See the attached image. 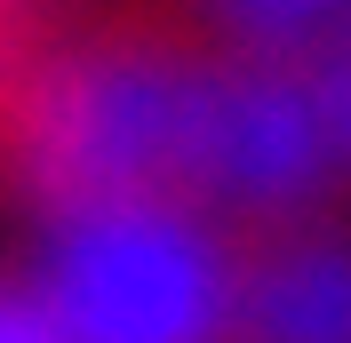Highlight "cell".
<instances>
[{"instance_id": "obj_3", "label": "cell", "mask_w": 351, "mask_h": 343, "mask_svg": "<svg viewBox=\"0 0 351 343\" xmlns=\"http://www.w3.org/2000/svg\"><path fill=\"white\" fill-rule=\"evenodd\" d=\"M343 136H335L328 88L311 56H263L232 48L216 72V104H208V176H199V208L223 232L247 224H280V215L328 208L335 176H343Z\"/></svg>"}, {"instance_id": "obj_6", "label": "cell", "mask_w": 351, "mask_h": 343, "mask_svg": "<svg viewBox=\"0 0 351 343\" xmlns=\"http://www.w3.org/2000/svg\"><path fill=\"white\" fill-rule=\"evenodd\" d=\"M319 88H328L335 136H343V160H351V32L335 40V56H319Z\"/></svg>"}, {"instance_id": "obj_2", "label": "cell", "mask_w": 351, "mask_h": 343, "mask_svg": "<svg viewBox=\"0 0 351 343\" xmlns=\"http://www.w3.org/2000/svg\"><path fill=\"white\" fill-rule=\"evenodd\" d=\"M40 296L64 343H223L232 335V232L184 200L56 215Z\"/></svg>"}, {"instance_id": "obj_1", "label": "cell", "mask_w": 351, "mask_h": 343, "mask_svg": "<svg viewBox=\"0 0 351 343\" xmlns=\"http://www.w3.org/2000/svg\"><path fill=\"white\" fill-rule=\"evenodd\" d=\"M232 48L184 16H112L0 88V168L24 208L56 224L80 208L184 200L208 176V104Z\"/></svg>"}, {"instance_id": "obj_5", "label": "cell", "mask_w": 351, "mask_h": 343, "mask_svg": "<svg viewBox=\"0 0 351 343\" xmlns=\"http://www.w3.org/2000/svg\"><path fill=\"white\" fill-rule=\"evenodd\" d=\"M0 343H64L40 279H0Z\"/></svg>"}, {"instance_id": "obj_4", "label": "cell", "mask_w": 351, "mask_h": 343, "mask_svg": "<svg viewBox=\"0 0 351 343\" xmlns=\"http://www.w3.org/2000/svg\"><path fill=\"white\" fill-rule=\"evenodd\" d=\"M223 343H351V208H304L232 232Z\"/></svg>"}, {"instance_id": "obj_7", "label": "cell", "mask_w": 351, "mask_h": 343, "mask_svg": "<svg viewBox=\"0 0 351 343\" xmlns=\"http://www.w3.org/2000/svg\"><path fill=\"white\" fill-rule=\"evenodd\" d=\"M0 88H8V80H0Z\"/></svg>"}]
</instances>
